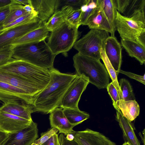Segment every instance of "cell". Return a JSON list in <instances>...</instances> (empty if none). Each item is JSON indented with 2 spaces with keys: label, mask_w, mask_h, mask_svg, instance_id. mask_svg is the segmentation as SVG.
I'll return each instance as SVG.
<instances>
[{
  "label": "cell",
  "mask_w": 145,
  "mask_h": 145,
  "mask_svg": "<svg viewBox=\"0 0 145 145\" xmlns=\"http://www.w3.org/2000/svg\"><path fill=\"white\" fill-rule=\"evenodd\" d=\"M58 130L55 128H51L46 131L42 133L41 134V137L39 139L36 140L31 145H41L52 136L57 134Z\"/></svg>",
  "instance_id": "d590c367"
},
{
  "label": "cell",
  "mask_w": 145,
  "mask_h": 145,
  "mask_svg": "<svg viewBox=\"0 0 145 145\" xmlns=\"http://www.w3.org/2000/svg\"><path fill=\"white\" fill-rule=\"evenodd\" d=\"M14 46L10 45L0 49V67L13 59L12 57Z\"/></svg>",
  "instance_id": "d6a6232c"
},
{
  "label": "cell",
  "mask_w": 145,
  "mask_h": 145,
  "mask_svg": "<svg viewBox=\"0 0 145 145\" xmlns=\"http://www.w3.org/2000/svg\"><path fill=\"white\" fill-rule=\"evenodd\" d=\"M0 81L22 89L36 98L44 89L21 76L0 70Z\"/></svg>",
  "instance_id": "8fae6325"
},
{
  "label": "cell",
  "mask_w": 145,
  "mask_h": 145,
  "mask_svg": "<svg viewBox=\"0 0 145 145\" xmlns=\"http://www.w3.org/2000/svg\"><path fill=\"white\" fill-rule=\"evenodd\" d=\"M109 36L108 33L105 31L91 29L75 42L73 47L83 55L100 60L101 49L104 48L105 41Z\"/></svg>",
  "instance_id": "8992f818"
},
{
  "label": "cell",
  "mask_w": 145,
  "mask_h": 145,
  "mask_svg": "<svg viewBox=\"0 0 145 145\" xmlns=\"http://www.w3.org/2000/svg\"><path fill=\"white\" fill-rule=\"evenodd\" d=\"M135 41L145 48V30L142 31L135 38Z\"/></svg>",
  "instance_id": "60d3db41"
},
{
  "label": "cell",
  "mask_w": 145,
  "mask_h": 145,
  "mask_svg": "<svg viewBox=\"0 0 145 145\" xmlns=\"http://www.w3.org/2000/svg\"><path fill=\"white\" fill-rule=\"evenodd\" d=\"M49 31L44 23L40 27L27 33L23 37L13 42L11 45L15 46L22 44L39 42L47 38Z\"/></svg>",
  "instance_id": "7402d4cb"
},
{
  "label": "cell",
  "mask_w": 145,
  "mask_h": 145,
  "mask_svg": "<svg viewBox=\"0 0 145 145\" xmlns=\"http://www.w3.org/2000/svg\"><path fill=\"white\" fill-rule=\"evenodd\" d=\"M118 11L128 18L145 12V0H115Z\"/></svg>",
  "instance_id": "d6986e66"
},
{
  "label": "cell",
  "mask_w": 145,
  "mask_h": 145,
  "mask_svg": "<svg viewBox=\"0 0 145 145\" xmlns=\"http://www.w3.org/2000/svg\"><path fill=\"white\" fill-rule=\"evenodd\" d=\"M106 88L111 98L114 107L116 111L120 110L117 106V103L118 101L121 99V98L113 82L109 83Z\"/></svg>",
  "instance_id": "e575fe53"
},
{
  "label": "cell",
  "mask_w": 145,
  "mask_h": 145,
  "mask_svg": "<svg viewBox=\"0 0 145 145\" xmlns=\"http://www.w3.org/2000/svg\"><path fill=\"white\" fill-rule=\"evenodd\" d=\"M37 18V16L33 14L28 13L18 18L4 27V31L11 27L26 23Z\"/></svg>",
  "instance_id": "836d02e7"
},
{
  "label": "cell",
  "mask_w": 145,
  "mask_h": 145,
  "mask_svg": "<svg viewBox=\"0 0 145 145\" xmlns=\"http://www.w3.org/2000/svg\"><path fill=\"white\" fill-rule=\"evenodd\" d=\"M43 23L36 18L26 23L11 27L0 33V49L11 45L15 40L41 27Z\"/></svg>",
  "instance_id": "9c48e42d"
},
{
  "label": "cell",
  "mask_w": 145,
  "mask_h": 145,
  "mask_svg": "<svg viewBox=\"0 0 145 145\" xmlns=\"http://www.w3.org/2000/svg\"><path fill=\"white\" fill-rule=\"evenodd\" d=\"M118 83L121 92V99L124 101L135 100L133 89L129 82L125 79L122 78Z\"/></svg>",
  "instance_id": "1f68e13d"
},
{
  "label": "cell",
  "mask_w": 145,
  "mask_h": 145,
  "mask_svg": "<svg viewBox=\"0 0 145 145\" xmlns=\"http://www.w3.org/2000/svg\"><path fill=\"white\" fill-rule=\"evenodd\" d=\"M121 44L129 56L134 57L142 65L145 62V48L136 41L121 39Z\"/></svg>",
  "instance_id": "603a6c76"
},
{
  "label": "cell",
  "mask_w": 145,
  "mask_h": 145,
  "mask_svg": "<svg viewBox=\"0 0 145 145\" xmlns=\"http://www.w3.org/2000/svg\"><path fill=\"white\" fill-rule=\"evenodd\" d=\"M78 28L64 22L51 33L47 44L52 53L56 56L61 53L65 57L80 37Z\"/></svg>",
  "instance_id": "277c9868"
},
{
  "label": "cell",
  "mask_w": 145,
  "mask_h": 145,
  "mask_svg": "<svg viewBox=\"0 0 145 145\" xmlns=\"http://www.w3.org/2000/svg\"><path fill=\"white\" fill-rule=\"evenodd\" d=\"M76 74L86 78L89 83L101 89L106 88L110 76L105 65L100 60L83 55L78 52L73 57Z\"/></svg>",
  "instance_id": "3957f363"
},
{
  "label": "cell",
  "mask_w": 145,
  "mask_h": 145,
  "mask_svg": "<svg viewBox=\"0 0 145 145\" xmlns=\"http://www.w3.org/2000/svg\"><path fill=\"white\" fill-rule=\"evenodd\" d=\"M59 107L56 108L50 113L49 120L51 127L56 128L59 133L65 135L72 134L75 132L72 129L76 125L69 122L63 113V108Z\"/></svg>",
  "instance_id": "ac0fdd59"
},
{
  "label": "cell",
  "mask_w": 145,
  "mask_h": 145,
  "mask_svg": "<svg viewBox=\"0 0 145 145\" xmlns=\"http://www.w3.org/2000/svg\"><path fill=\"white\" fill-rule=\"evenodd\" d=\"M139 135L142 139V141L143 143V145H145V133L144 134L143 137L141 133H139Z\"/></svg>",
  "instance_id": "c3c4849f"
},
{
  "label": "cell",
  "mask_w": 145,
  "mask_h": 145,
  "mask_svg": "<svg viewBox=\"0 0 145 145\" xmlns=\"http://www.w3.org/2000/svg\"><path fill=\"white\" fill-rule=\"evenodd\" d=\"M104 12L114 30H116L115 19L117 10L115 0H100Z\"/></svg>",
  "instance_id": "4316f807"
},
{
  "label": "cell",
  "mask_w": 145,
  "mask_h": 145,
  "mask_svg": "<svg viewBox=\"0 0 145 145\" xmlns=\"http://www.w3.org/2000/svg\"><path fill=\"white\" fill-rule=\"evenodd\" d=\"M97 0H86L80 8L82 11L79 20L80 25H84L87 19L97 8Z\"/></svg>",
  "instance_id": "f1b7e54d"
},
{
  "label": "cell",
  "mask_w": 145,
  "mask_h": 145,
  "mask_svg": "<svg viewBox=\"0 0 145 145\" xmlns=\"http://www.w3.org/2000/svg\"><path fill=\"white\" fill-rule=\"evenodd\" d=\"M89 83L86 78L77 75L64 94L59 107L78 108V103L81 95Z\"/></svg>",
  "instance_id": "ba28073f"
},
{
  "label": "cell",
  "mask_w": 145,
  "mask_h": 145,
  "mask_svg": "<svg viewBox=\"0 0 145 145\" xmlns=\"http://www.w3.org/2000/svg\"><path fill=\"white\" fill-rule=\"evenodd\" d=\"M56 145H60L59 142V140H58V141L57 142Z\"/></svg>",
  "instance_id": "f907efd6"
},
{
  "label": "cell",
  "mask_w": 145,
  "mask_h": 145,
  "mask_svg": "<svg viewBox=\"0 0 145 145\" xmlns=\"http://www.w3.org/2000/svg\"><path fill=\"white\" fill-rule=\"evenodd\" d=\"M14 4V0H0V8Z\"/></svg>",
  "instance_id": "f6af8a7d"
},
{
  "label": "cell",
  "mask_w": 145,
  "mask_h": 145,
  "mask_svg": "<svg viewBox=\"0 0 145 145\" xmlns=\"http://www.w3.org/2000/svg\"><path fill=\"white\" fill-rule=\"evenodd\" d=\"M61 10L65 22L69 25L78 28L80 25L79 20L82 12L80 9L65 5L63 6Z\"/></svg>",
  "instance_id": "d4e9b609"
},
{
  "label": "cell",
  "mask_w": 145,
  "mask_h": 145,
  "mask_svg": "<svg viewBox=\"0 0 145 145\" xmlns=\"http://www.w3.org/2000/svg\"><path fill=\"white\" fill-rule=\"evenodd\" d=\"M58 140V135L57 134H55L41 145H56Z\"/></svg>",
  "instance_id": "b9f144b4"
},
{
  "label": "cell",
  "mask_w": 145,
  "mask_h": 145,
  "mask_svg": "<svg viewBox=\"0 0 145 145\" xmlns=\"http://www.w3.org/2000/svg\"><path fill=\"white\" fill-rule=\"evenodd\" d=\"M115 26L121 39L135 41V37L145 30V12H140L128 18L117 11Z\"/></svg>",
  "instance_id": "52a82bcc"
},
{
  "label": "cell",
  "mask_w": 145,
  "mask_h": 145,
  "mask_svg": "<svg viewBox=\"0 0 145 145\" xmlns=\"http://www.w3.org/2000/svg\"><path fill=\"white\" fill-rule=\"evenodd\" d=\"M65 137L67 140H71L74 139L73 135L72 134H68Z\"/></svg>",
  "instance_id": "7dc6e473"
},
{
  "label": "cell",
  "mask_w": 145,
  "mask_h": 145,
  "mask_svg": "<svg viewBox=\"0 0 145 145\" xmlns=\"http://www.w3.org/2000/svg\"><path fill=\"white\" fill-rule=\"evenodd\" d=\"M115 36H109L105 41L104 46L105 54L117 75L122 63V47Z\"/></svg>",
  "instance_id": "9a60e30c"
},
{
  "label": "cell",
  "mask_w": 145,
  "mask_h": 145,
  "mask_svg": "<svg viewBox=\"0 0 145 145\" xmlns=\"http://www.w3.org/2000/svg\"><path fill=\"white\" fill-rule=\"evenodd\" d=\"M10 11V6L0 8V33L4 31L5 21Z\"/></svg>",
  "instance_id": "8d00e7d4"
},
{
  "label": "cell",
  "mask_w": 145,
  "mask_h": 145,
  "mask_svg": "<svg viewBox=\"0 0 145 145\" xmlns=\"http://www.w3.org/2000/svg\"><path fill=\"white\" fill-rule=\"evenodd\" d=\"M119 72L126 75L131 78L135 80L144 85L145 84V74L143 76H140L130 72L124 71L121 69L119 71Z\"/></svg>",
  "instance_id": "f35d334b"
},
{
  "label": "cell",
  "mask_w": 145,
  "mask_h": 145,
  "mask_svg": "<svg viewBox=\"0 0 145 145\" xmlns=\"http://www.w3.org/2000/svg\"><path fill=\"white\" fill-rule=\"evenodd\" d=\"M78 145H116L103 134L88 128L72 134Z\"/></svg>",
  "instance_id": "7c38bea8"
},
{
  "label": "cell",
  "mask_w": 145,
  "mask_h": 145,
  "mask_svg": "<svg viewBox=\"0 0 145 145\" xmlns=\"http://www.w3.org/2000/svg\"><path fill=\"white\" fill-rule=\"evenodd\" d=\"M65 19L61 10H56L46 23L44 25L49 32H51L62 25Z\"/></svg>",
  "instance_id": "4dcf8cb0"
},
{
  "label": "cell",
  "mask_w": 145,
  "mask_h": 145,
  "mask_svg": "<svg viewBox=\"0 0 145 145\" xmlns=\"http://www.w3.org/2000/svg\"><path fill=\"white\" fill-rule=\"evenodd\" d=\"M36 98L24 90L0 81V100L4 104L33 105Z\"/></svg>",
  "instance_id": "30bf717a"
},
{
  "label": "cell",
  "mask_w": 145,
  "mask_h": 145,
  "mask_svg": "<svg viewBox=\"0 0 145 145\" xmlns=\"http://www.w3.org/2000/svg\"><path fill=\"white\" fill-rule=\"evenodd\" d=\"M14 0L15 4L22 5H24V6L30 4V0Z\"/></svg>",
  "instance_id": "bcb514c9"
},
{
  "label": "cell",
  "mask_w": 145,
  "mask_h": 145,
  "mask_svg": "<svg viewBox=\"0 0 145 145\" xmlns=\"http://www.w3.org/2000/svg\"><path fill=\"white\" fill-rule=\"evenodd\" d=\"M12 57L49 70L54 68L56 56L45 40L13 46Z\"/></svg>",
  "instance_id": "7a4b0ae2"
},
{
  "label": "cell",
  "mask_w": 145,
  "mask_h": 145,
  "mask_svg": "<svg viewBox=\"0 0 145 145\" xmlns=\"http://www.w3.org/2000/svg\"><path fill=\"white\" fill-rule=\"evenodd\" d=\"M86 0H61V4L69 5L75 8H80L85 3Z\"/></svg>",
  "instance_id": "74e56055"
},
{
  "label": "cell",
  "mask_w": 145,
  "mask_h": 145,
  "mask_svg": "<svg viewBox=\"0 0 145 145\" xmlns=\"http://www.w3.org/2000/svg\"><path fill=\"white\" fill-rule=\"evenodd\" d=\"M38 137L37 125L33 121L25 128L10 134L4 145H31Z\"/></svg>",
  "instance_id": "4fadbf2b"
},
{
  "label": "cell",
  "mask_w": 145,
  "mask_h": 145,
  "mask_svg": "<svg viewBox=\"0 0 145 145\" xmlns=\"http://www.w3.org/2000/svg\"><path fill=\"white\" fill-rule=\"evenodd\" d=\"M63 113L69 122L76 126L82 123L90 117L89 114L80 110L79 108H63Z\"/></svg>",
  "instance_id": "484cf974"
},
{
  "label": "cell",
  "mask_w": 145,
  "mask_h": 145,
  "mask_svg": "<svg viewBox=\"0 0 145 145\" xmlns=\"http://www.w3.org/2000/svg\"><path fill=\"white\" fill-rule=\"evenodd\" d=\"M97 7L93 14L87 19L84 25H87L91 29L105 31L115 36L114 30L105 15L102 7L100 0H97Z\"/></svg>",
  "instance_id": "2e32d148"
},
{
  "label": "cell",
  "mask_w": 145,
  "mask_h": 145,
  "mask_svg": "<svg viewBox=\"0 0 145 145\" xmlns=\"http://www.w3.org/2000/svg\"><path fill=\"white\" fill-rule=\"evenodd\" d=\"M116 120L122 131L125 142H127L130 145H141L135 135L131 122L123 116L120 110L116 111Z\"/></svg>",
  "instance_id": "44dd1931"
},
{
  "label": "cell",
  "mask_w": 145,
  "mask_h": 145,
  "mask_svg": "<svg viewBox=\"0 0 145 145\" xmlns=\"http://www.w3.org/2000/svg\"><path fill=\"white\" fill-rule=\"evenodd\" d=\"M117 105L123 116L130 122L134 120L139 114L140 107L135 100L120 99L117 101Z\"/></svg>",
  "instance_id": "cb8c5ba5"
},
{
  "label": "cell",
  "mask_w": 145,
  "mask_h": 145,
  "mask_svg": "<svg viewBox=\"0 0 145 145\" xmlns=\"http://www.w3.org/2000/svg\"><path fill=\"white\" fill-rule=\"evenodd\" d=\"M10 133L0 131V145H4L9 138Z\"/></svg>",
  "instance_id": "7bdbcfd3"
},
{
  "label": "cell",
  "mask_w": 145,
  "mask_h": 145,
  "mask_svg": "<svg viewBox=\"0 0 145 145\" xmlns=\"http://www.w3.org/2000/svg\"><path fill=\"white\" fill-rule=\"evenodd\" d=\"M33 121L0 112V131L7 133H16L28 126Z\"/></svg>",
  "instance_id": "5bb4252c"
},
{
  "label": "cell",
  "mask_w": 145,
  "mask_h": 145,
  "mask_svg": "<svg viewBox=\"0 0 145 145\" xmlns=\"http://www.w3.org/2000/svg\"><path fill=\"white\" fill-rule=\"evenodd\" d=\"M49 70L50 80L35 100L33 105L34 112L48 114L59 107L67 89L77 75L76 73H61L54 68Z\"/></svg>",
  "instance_id": "6da1fadb"
},
{
  "label": "cell",
  "mask_w": 145,
  "mask_h": 145,
  "mask_svg": "<svg viewBox=\"0 0 145 145\" xmlns=\"http://www.w3.org/2000/svg\"><path fill=\"white\" fill-rule=\"evenodd\" d=\"M122 145H130L127 142H125Z\"/></svg>",
  "instance_id": "681fc988"
},
{
  "label": "cell",
  "mask_w": 145,
  "mask_h": 145,
  "mask_svg": "<svg viewBox=\"0 0 145 145\" xmlns=\"http://www.w3.org/2000/svg\"><path fill=\"white\" fill-rule=\"evenodd\" d=\"M24 6L16 4L10 6V11L5 21L4 27L20 17L28 13L23 9Z\"/></svg>",
  "instance_id": "f546056e"
},
{
  "label": "cell",
  "mask_w": 145,
  "mask_h": 145,
  "mask_svg": "<svg viewBox=\"0 0 145 145\" xmlns=\"http://www.w3.org/2000/svg\"><path fill=\"white\" fill-rule=\"evenodd\" d=\"M0 70L21 76L44 88L48 84L51 78L49 70L14 58L0 67Z\"/></svg>",
  "instance_id": "5b68a950"
},
{
  "label": "cell",
  "mask_w": 145,
  "mask_h": 145,
  "mask_svg": "<svg viewBox=\"0 0 145 145\" xmlns=\"http://www.w3.org/2000/svg\"><path fill=\"white\" fill-rule=\"evenodd\" d=\"M0 112H4L29 121H32L31 114L34 112L33 105L25 103L4 104L0 107Z\"/></svg>",
  "instance_id": "ffe728a7"
},
{
  "label": "cell",
  "mask_w": 145,
  "mask_h": 145,
  "mask_svg": "<svg viewBox=\"0 0 145 145\" xmlns=\"http://www.w3.org/2000/svg\"><path fill=\"white\" fill-rule=\"evenodd\" d=\"M23 9L28 13L34 14L37 16V12L35 10L34 8L30 4H29L24 6Z\"/></svg>",
  "instance_id": "ee69618b"
},
{
  "label": "cell",
  "mask_w": 145,
  "mask_h": 145,
  "mask_svg": "<svg viewBox=\"0 0 145 145\" xmlns=\"http://www.w3.org/2000/svg\"><path fill=\"white\" fill-rule=\"evenodd\" d=\"M58 140L60 145H78L74 139L69 140H67L63 134L58 136Z\"/></svg>",
  "instance_id": "ab89813d"
},
{
  "label": "cell",
  "mask_w": 145,
  "mask_h": 145,
  "mask_svg": "<svg viewBox=\"0 0 145 145\" xmlns=\"http://www.w3.org/2000/svg\"><path fill=\"white\" fill-rule=\"evenodd\" d=\"M101 59L103 60L105 67L111 78L112 82L114 84L121 99V92L117 79V72L114 69L112 65L108 58L104 48H101L100 50Z\"/></svg>",
  "instance_id": "83f0119b"
},
{
  "label": "cell",
  "mask_w": 145,
  "mask_h": 145,
  "mask_svg": "<svg viewBox=\"0 0 145 145\" xmlns=\"http://www.w3.org/2000/svg\"><path fill=\"white\" fill-rule=\"evenodd\" d=\"M30 4L37 12V18L44 23L57 10L61 0H30Z\"/></svg>",
  "instance_id": "e0dca14e"
}]
</instances>
